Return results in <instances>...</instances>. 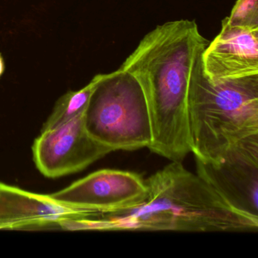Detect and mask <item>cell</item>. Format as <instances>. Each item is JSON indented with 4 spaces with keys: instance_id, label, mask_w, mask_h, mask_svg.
Returning a JSON list of instances; mask_svg holds the SVG:
<instances>
[{
    "instance_id": "3957f363",
    "label": "cell",
    "mask_w": 258,
    "mask_h": 258,
    "mask_svg": "<svg viewBox=\"0 0 258 258\" xmlns=\"http://www.w3.org/2000/svg\"><path fill=\"white\" fill-rule=\"evenodd\" d=\"M202 54L195 61L188 84L190 149L196 159L217 163L231 146L258 134V75L210 81L204 73Z\"/></svg>"
},
{
    "instance_id": "5b68a950",
    "label": "cell",
    "mask_w": 258,
    "mask_h": 258,
    "mask_svg": "<svg viewBox=\"0 0 258 258\" xmlns=\"http://www.w3.org/2000/svg\"><path fill=\"white\" fill-rule=\"evenodd\" d=\"M196 161L198 176L231 208L258 219V134L231 146L217 163Z\"/></svg>"
},
{
    "instance_id": "7a4b0ae2",
    "label": "cell",
    "mask_w": 258,
    "mask_h": 258,
    "mask_svg": "<svg viewBox=\"0 0 258 258\" xmlns=\"http://www.w3.org/2000/svg\"><path fill=\"white\" fill-rule=\"evenodd\" d=\"M147 196L132 208L88 212L83 228L99 230L256 232L258 220L231 208L202 178L172 161L146 179Z\"/></svg>"
},
{
    "instance_id": "7c38bea8",
    "label": "cell",
    "mask_w": 258,
    "mask_h": 258,
    "mask_svg": "<svg viewBox=\"0 0 258 258\" xmlns=\"http://www.w3.org/2000/svg\"><path fill=\"white\" fill-rule=\"evenodd\" d=\"M6 70L5 61H4V57L0 52V78L4 75Z\"/></svg>"
},
{
    "instance_id": "ba28073f",
    "label": "cell",
    "mask_w": 258,
    "mask_h": 258,
    "mask_svg": "<svg viewBox=\"0 0 258 258\" xmlns=\"http://www.w3.org/2000/svg\"><path fill=\"white\" fill-rule=\"evenodd\" d=\"M202 63L211 81L258 75V28L233 26L225 18L220 34L202 52Z\"/></svg>"
},
{
    "instance_id": "30bf717a",
    "label": "cell",
    "mask_w": 258,
    "mask_h": 258,
    "mask_svg": "<svg viewBox=\"0 0 258 258\" xmlns=\"http://www.w3.org/2000/svg\"><path fill=\"white\" fill-rule=\"evenodd\" d=\"M96 76L87 86L78 91H69L58 99L52 114L42 131L53 129L85 112L90 96L96 85Z\"/></svg>"
},
{
    "instance_id": "6da1fadb",
    "label": "cell",
    "mask_w": 258,
    "mask_h": 258,
    "mask_svg": "<svg viewBox=\"0 0 258 258\" xmlns=\"http://www.w3.org/2000/svg\"><path fill=\"white\" fill-rule=\"evenodd\" d=\"M209 43L196 21L167 22L146 34L119 69L133 75L146 94L153 128L149 149L171 161L182 162L191 152L188 84L195 61Z\"/></svg>"
},
{
    "instance_id": "52a82bcc",
    "label": "cell",
    "mask_w": 258,
    "mask_h": 258,
    "mask_svg": "<svg viewBox=\"0 0 258 258\" xmlns=\"http://www.w3.org/2000/svg\"><path fill=\"white\" fill-rule=\"evenodd\" d=\"M146 179L125 170L104 169L49 195L55 202L85 212H107L140 205L147 196Z\"/></svg>"
},
{
    "instance_id": "8992f818",
    "label": "cell",
    "mask_w": 258,
    "mask_h": 258,
    "mask_svg": "<svg viewBox=\"0 0 258 258\" xmlns=\"http://www.w3.org/2000/svg\"><path fill=\"white\" fill-rule=\"evenodd\" d=\"M32 151L39 171L52 179L81 171L114 152L89 134L84 114L53 129L41 131Z\"/></svg>"
},
{
    "instance_id": "8fae6325",
    "label": "cell",
    "mask_w": 258,
    "mask_h": 258,
    "mask_svg": "<svg viewBox=\"0 0 258 258\" xmlns=\"http://www.w3.org/2000/svg\"><path fill=\"white\" fill-rule=\"evenodd\" d=\"M226 18L233 26L258 28V0H238Z\"/></svg>"
},
{
    "instance_id": "277c9868",
    "label": "cell",
    "mask_w": 258,
    "mask_h": 258,
    "mask_svg": "<svg viewBox=\"0 0 258 258\" xmlns=\"http://www.w3.org/2000/svg\"><path fill=\"white\" fill-rule=\"evenodd\" d=\"M96 78L84 114L89 134L113 151L149 148L153 141L152 117L138 81L119 69Z\"/></svg>"
},
{
    "instance_id": "9c48e42d",
    "label": "cell",
    "mask_w": 258,
    "mask_h": 258,
    "mask_svg": "<svg viewBox=\"0 0 258 258\" xmlns=\"http://www.w3.org/2000/svg\"><path fill=\"white\" fill-rule=\"evenodd\" d=\"M85 211L40 195L0 182V229L44 226L79 219Z\"/></svg>"
}]
</instances>
